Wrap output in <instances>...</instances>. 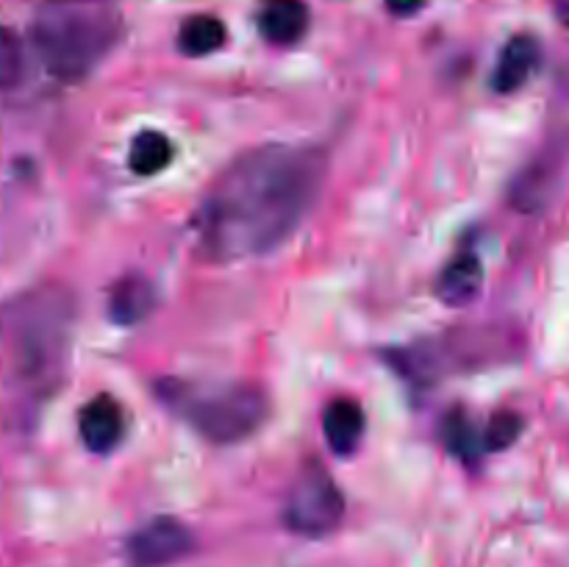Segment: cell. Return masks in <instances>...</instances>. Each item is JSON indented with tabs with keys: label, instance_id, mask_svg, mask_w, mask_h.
<instances>
[{
	"label": "cell",
	"instance_id": "cell-1",
	"mask_svg": "<svg viewBox=\"0 0 569 567\" xmlns=\"http://www.w3.org/2000/svg\"><path fill=\"white\" fill-rule=\"evenodd\" d=\"M326 167L322 150L298 145H261L239 156L194 215L200 253L248 261L281 248L315 206Z\"/></svg>",
	"mask_w": 569,
	"mask_h": 567
},
{
	"label": "cell",
	"instance_id": "cell-2",
	"mask_svg": "<svg viewBox=\"0 0 569 567\" xmlns=\"http://www.w3.org/2000/svg\"><path fill=\"white\" fill-rule=\"evenodd\" d=\"M76 304L61 287L22 292L0 311V339L14 387L39 400L59 384L70 348Z\"/></svg>",
	"mask_w": 569,
	"mask_h": 567
},
{
	"label": "cell",
	"instance_id": "cell-3",
	"mask_svg": "<svg viewBox=\"0 0 569 567\" xmlns=\"http://www.w3.org/2000/svg\"><path fill=\"white\" fill-rule=\"evenodd\" d=\"M120 28L111 0H42L33 11L31 42L50 76L81 81L109 56Z\"/></svg>",
	"mask_w": 569,
	"mask_h": 567
},
{
	"label": "cell",
	"instance_id": "cell-4",
	"mask_svg": "<svg viewBox=\"0 0 569 567\" xmlns=\"http://www.w3.org/2000/svg\"><path fill=\"white\" fill-rule=\"evenodd\" d=\"M161 398L209 442H242L267 420V395L253 384H181L161 389Z\"/></svg>",
	"mask_w": 569,
	"mask_h": 567
},
{
	"label": "cell",
	"instance_id": "cell-5",
	"mask_svg": "<svg viewBox=\"0 0 569 567\" xmlns=\"http://www.w3.org/2000/svg\"><path fill=\"white\" fill-rule=\"evenodd\" d=\"M342 517L345 498L331 472L317 459L306 461L287 495L283 520H287L289 531L300 534V537L320 539L337 531Z\"/></svg>",
	"mask_w": 569,
	"mask_h": 567
},
{
	"label": "cell",
	"instance_id": "cell-6",
	"mask_svg": "<svg viewBox=\"0 0 569 567\" xmlns=\"http://www.w3.org/2000/svg\"><path fill=\"white\" fill-rule=\"evenodd\" d=\"M194 537L176 517H156L128 539L133 567H167L192 554Z\"/></svg>",
	"mask_w": 569,
	"mask_h": 567
},
{
	"label": "cell",
	"instance_id": "cell-7",
	"mask_svg": "<svg viewBox=\"0 0 569 567\" xmlns=\"http://www.w3.org/2000/svg\"><path fill=\"white\" fill-rule=\"evenodd\" d=\"M78 434L92 454H111L126 437V411L111 395H98L81 409Z\"/></svg>",
	"mask_w": 569,
	"mask_h": 567
},
{
	"label": "cell",
	"instance_id": "cell-8",
	"mask_svg": "<svg viewBox=\"0 0 569 567\" xmlns=\"http://www.w3.org/2000/svg\"><path fill=\"white\" fill-rule=\"evenodd\" d=\"M539 56H542L539 42L533 37H528V33L509 39L506 48L500 50L498 64H495L492 87L498 92H517L539 67Z\"/></svg>",
	"mask_w": 569,
	"mask_h": 567
},
{
	"label": "cell",
	"instance_id": "cell-9",
	"mask_svg": "<svg viewBox=\"0 0 569 567\" xmlns=\"http://www.w3.org/2000/svg\"><path fill=\"white\" fill-rule=\"evenodd\" d=\"M153 284L139 272L120 278L109 292V317L117 326H137L153 311Z\"/></svg>",
	"mask_w": 569,
	"mask_h": 567
},
{
	"label": "cell",
	"instance_id": "cell-10",
	"mask_svg": "<svg viewBox=\"0 0 569 567\" xmlns=\"http://www.w3.org/2000/svg\"><path fill=\"white\" fill-rule=\"evenodd\" d=\"M309 28V6L303 0H267L259 14V31L272 44H295Z\"/></svg>",
	"mask_w": 569,
	"mask_h": 567
},
{
	"label": "cell",
	"instance_id": "cell-11",
	"mask_svg": "<svg viewBox=\"0 0 569 567\" xmlns=\"http://www.w3.org/2000/svg\"><path fill=\"white\" fill-rule=\"evenodd\" d=\"M365 411H361V406L350 398L333 400L326 409V417H322L326 442L337 456H350L359 448L361 437H365Z\"/></svg>",
	"mask_w": 569,
	"mask_h": 567
},
{
	"label": "cell",
	"instance_id": "cell-12",
	"mask_svg": "<svg viewBox=\"0 0 569 567\" xmlns=\"http://www.w3.org/2000/svg\"><path fill=\"white\" fill-rule=\"evenodd\" d=\"M483 284V265L476 253H459L439 278V298L450 306L470 304Z\"/></svg>",
	"mask_w": 569,
	"mask_h": 567
},
{
	"label": "cell",
	"instance_id": "cell-13",
	"mask_svg": "<svg viewBox=\"0 0 569 567\" xmlns=\"http://www.w3.org/2000/svg\"><path fill=\"white\" fill-rule=\"evenodd\" d=\"M226 42V26L211 14H194L178 31V44L187 56H209Z\"/></svg>",
	"mask_w": 569,
	"mask_h": 567
},
{
	"label": "cell",
	"instance_id": "cell-14",
	"mask_svg": "<svg viewBox=\"0 0 569 567\" xmlns=\"http://www.w3.org/2000/svg\"><path fill=\"white\" fill-rule=\"evenodd\" d=\"M172 161V145L164 133L159 131H142L131 142V153H128V165L137 176H156L164 170Z\"/></svg>",
	"mask_w": 569,
	"mask_h": 567
},
{
	"label": "cell",
	"instance_id": "cell-15",
	"mask_svg": "<svg viewBox=\"0 0 569 567\" xmlns=\"http://www.w3.org/2000/svg\"><path fill=\"white\" fill-rule=\"evenodd\" d=\"M445 445H448L450 454H456L465 461H476L478 456L487 450V442H483V434L478 431L476 422L470 420V415L461 409H453L448 417H445Z\"/></svg>",
	"mask_w": 569,
	"mask_h": 567
},
{
	"label": "cell",
	"instance_id": "cell-16",
	"mask_svg": "<svg viewBox=\"0 0 569 567\" xmlns=\"http://www.w3.org/2000/svg\"><path fill=\"white\" fill-rule=\"evenodd\" d=\"M22 76V48L11 28L0 22V92L14 87Z\"/></svg>",
	"mask_w": 569,
	"mask_h": 567
},
{
	"label": "cell",
	"instance_id": "cell-17",
	"mask_svg": "<svg viewBox=\"0 0 569 567\" xmlns=\"http://www.w3.org/2000/svg\"><path fill=\"white\" fill-rule=\"evenodd\" d=\"M522 431V420L515 411H500L489 420L487 431H483V442H487V450H503L509 445L517 442Z\"/></svg>",
	"mask_w": 569,
	"mask_h": 567
},
{
	"label": "cell",
	"instance_id": "cell-18",
	"mask_svg": "<svg viewBox=\"0 0 569 567\" xmlns=\"http://www.w3.org/2000/svg\"><path fill=\"white\" fill-rule=\"evenodd\" d=\"M422 3H426V0H387L389 11H392V14H400V17L415 14Z\"/></svg>",
	"mask_w": 569,
	"mask_h": 567
},
{
	"label": "cell",
	"instance_id": "cell-19",
	"mask_svg": "<svg viewBox=\"0 0 569 567\" xmlns=\"http://www.w3.org/2000/svg\"><path fill=\"white\" fill-rule=\"evenodd\" d=\"M556 11H559L561 22H567L569 26V0H556Z\"/></svg>",
	"mask_w": 569,
	"mask_h": 567
}]
</instances>
